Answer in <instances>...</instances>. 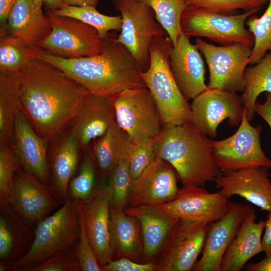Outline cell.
Segmentation results:
<instances>
[{
	"mask_svg": "<svg viewBox=\"0 0 271 271\" xmlns=\"http://www.w3.org/2000/svg\"><path fill=\"white\" fill-rule=\"evenodd\" d=\"M15 73L21 108L45 140L58 134L74 120L90 93L59 68L36 58Z\"/></svg>",
	"mask_w": 271,
	"mask_h": 271,
	"instance_id": "obj_1",
	"label": "cell"
},
{
	"mask_svg": "<svg viewBox=\"0 0 271 271\" xmlns=\"http://www.w3.org/2000/svg\"><path fill=\"white\" fill-rule=\"evenodd\" d=\"M103 41L101 53L76 58L55 56L36 46L28 48L32 57L59 68L91 93L109 97L126 89L147 87L137 61L115 35L109 33Z\"/></svg>",
	"mask_w": 271,
	"mask_h": 271,
	"instance_id": "obj_2",
	"label": "cell"
},
{
	"mask_svg": "<svg viewBox=\"0 0 271 271\" xmlns=\"http://www.w3.org/2000/svg\"><path fill=\"white\" fill-rule=\"evenodd\" d=\"M156 156L174 168L183 186H203L221 173L214 160L211 140L191 122L163 126Z\"/></svg>",
	"mask_w": 271,
	"mask_h": 271,
	"instance_id": "obj_3",
	"label": "cell"
},
{
	"mask_svg": "<svg viewBox=\"0 0 271 271\" xmlns=\"http://www.w3.org/2000/svg\"><path fill=\"white\" fill-rule=\"evenodd\" d=\"M173 44L169 37H154L150 65L141 76L157 105L163 126L190 122L191 104L180 90L170 67Z\"/></svg>",
	"mask_w": 271,
	"mask_h": 271,
	"instance_id": "obj_4",
	"label": "cell"
},
{
	"mask_svg": "<svg viewBox=\"0 0 271 271\" xmlns=\"http://www.w3.org/2000/svg\"><path fill=\"white\" fill-rule=\"evenodd\" d=\"M79 204L80 201L67 197L58 210L40 221L29 249L10 265V269L20 271L71 249L79 235Z\"/></svg>",
	"mask_w": 271,
	"mask_h": 271,
	"instance_id": "obj_5",
	"label": "cell"
},
{
	"mask_svg": "<svg viewBox=\"0 0 271 271\" xmlns=\"http://www.w3.org/2000/svg\"><path fill=\"white\" fill-rule=\"evenodd\" d=\"M259 11L224 15L187 6L181 18V32L189 37L206 38L223 46L243 43L253 47V36L245 24L250 16Z\"/></svg>",
	"mask_w": 271,
	"mask_h": 271,
	"instance_id": "obj_6",
	"label": "cell"
},
{
	"mask_svg": "<svg viewBox=\"0 0 271 271\" xmlns=\"http://www.w3.org/2000/svg\"><path fill=\"white\" fill-rule=\"evenodd\" d=\"M121 14L120 34L117 40L133 55L142 71L150 65V46L153 39L166 31L156 20L155 13L138 0H110Z\"/></svg>",
	"mask_w": 271,
	"mask_h": 271,
	"instance_id": "obj_7",
	"label": "cell"
},
{
	"mask_svg": "<svg viewBox=\"0 0 271 271\" xmlns=\"http://www.w3.org/2000/svg\"><path fill=\"white\" fill-rule=\"evenodd\" d=\"M115 121L131 141L157 138L163 127L160 113L147 87L126 89L108 97Z\"/></svg>",
	"mask_w": 271,
	"mask_h": 271,
	"instance_id": "obj_8",
	"label": "cell"
},
{
	"mask_svg": "<svg viewBox=\"0 0 271 271\" xmlns=\"http://www.w3.org/2000/svg\"><path fill=\"white\" fill-rule=\"evenodd\" d=\"M244 108L241 121L231 136L211 140L215 163L223 172L253 168H271V159L262 150L260 143L262 127L250 124Z\"/></svg>",
	"mask_w": 271,
	"mask_h": 271,
	"instance_id": "obj_9",
	"label": "cell"
},
{
	"mask_svg": "<svg viewBox=\"0 0 271 271\" xmlns=\"http://www.w3.org/2000/svg\"><path fill=\"white\" fill-rule=\"evenodd\" d=\"M50 33L36 45L42 50L65 58L98 55L104 41L93 27L77 19L48 13Z\"/></svg>",
	"mask_w": 271,
	"mask_h": 271,
	"instance_id": "obj_10",
	"label": "cell"
},
{
	"mask_svg": "<svg viewBox=\"0 0 271 271\" xmlns=\"http://www.w3.org/2000/svg\"><path fill=\"white\" fill-rule=\"evenodd\" d=\"M195 45L204 57L209 71L208 88L243 92L244 72L249 64L252 47L243 43L216 46L200 38Z\"/></svg>",
	"mask_w": 271,
	"mask_h": 271,
	"instance_id": "obj_11",
	"label": "cell"
},
{
	"mask_svg": "<svg viewBox=\"0 0 271 271\" xmlns=\"http://www.w3.org/2000/svg\"><path fill=\"white\" fill-rule=\"evenodd\" d=\"M209 223L178 219L155 262V271L193 270L202 251Z\"/></svg>",
	"mask_w": 271,
	"mask_h": 271,
	"instance_id": "obj_12",
	"label": "cell"
},
{
	"mask_svg": "<svg viewBox=\"0 0 271 271\" xmlns=\"http://www.w3.org/2000/svg\"><path fill=\"white\" fill-rule=\"evenodd\" d=\"M244 105L241 95L219 88H208L193 99L190 122L211 138L217 137L218 125L227 120L228 124L238 126Z\"/></svg>",
	"mask_w": 271,
	"mask_h": 271,
	"instance_id": "obj_13",
	"label": "cell"
},
{
	"mask_svg": "<svg viewBox=\"0 0 271 271\" xmlns=\"http://www.w3.org/2000/svg\"><path fill=\"white\" fill-rule=\"evenodd\" d=\"M178 180L174 168L156 156L144 172L131 181L125 207L158 206L172 201L179 192Z\"/></svg>",
	"mask_w": 271,
	"mask_h": 271,
	"instance_id": "obj_14",
	"label": "cell"
},
{
	"mask_svg": "<svg viewBox=\"0 0 271 271\" xmlns=\"http://www.w3.org/2000/svg\"><path fill=\"white\" fill-rule=\"evenodd\" d=\"M230 203L220 190L211 193L202 186L187 185L174 200L158 207L179 219L211 223L225 215Z\"/></svg>",
	"mask_w": 271,
	"mask_h": 271,
	"instance_id": "obj_15",
	"label": "cell"
},
{
	"mask_svg": "<svg viewBox=\"0 0 271 271\" xmlns=\"http://www.w3.org/2000/svg\"><path fill=\"white\" fill-rule=\"evenodd\" d=\"M111 197L109 184L96 189L88 199L81 201L87 235L100 266L114 259L110 216Z\"/></svg>",
	"mask_w": 271,
	"mask_h": 271,
	"instance_id": "obj_16",
	"label": "cell"
},
{
	"mask_svg": "<svg viewBox=\"0 0 271 271\" xmlns=\"http://www.w3.org/2000/svg\"><path fill=\"white\" fill-rule=\"evenodd\" d=\"M250 209L248 205L230 201L225 215L210 224L202 255L193 270L220 271L223 256Z\"/></svg>",
	"mask_w": 271,
	"mask_h": 271,
	"instance_id": "obj_17",
	"label": "cell"
},
{
	"mask_svg": "<svg viewBox=\"0 0 271 271\" xmlns=\"http://www.w3.org/2000/svg\"><path fill=\"white\" fill-rule=\"evenodd\" d=\"M58 201L35 176L25 171H16L9 204L27 222H39L57 206Z\"/></svg>",
	"mask_w": 271,
	"mask_h": 271,
	"instance_id": "obj_18",
	"label": "cell"
},
{
	"mask_svg": "<svg viewBox=\"0 0 271 271\" xmlns=\"http://www.w3.org/2000/svg\"><path fill=\"white\" fill-rule=\"evenodd\" d=\"M269 169L253 167L221 172L214 179L215 186L228 198H244L262 211L271 212V182Z\"/></svg>",
	"mask_w": 271,
	"mask_h": 271,
	"instance_id": "obj_19",
	"label": "cell"
},
{
	"mask_svg": "<svg viewBox=\"0 0 271 271\" xmlns=\"http://www.w3.org/2000/svg\"><path fill=\"white\" fill-rule=\"evenodd\" d=\"M190 37L181 33L171 50L170 67L174 78L185 98L193 99L208 89L205 69L200 52Z\"/></svg>",
	"mask_w": 271,
	"mask_h": 271,
	"instance_id": "obj_20",
	"label": "cell"
},
{
	"mask_svg": "<svg viewBox=\"0 0 271 271\" xmlns=\"http://www.w3.org/2000/svg\"><path fill=\"white\" fill-rule=\"evenodd\" d=\"M30 122L20 108L14 123V150L24 171L35 176L49 189L51 177L46 140L34 131Z\"/></svg>",
	"mask_w": 271,
	"mask_h": 271,
	"instance_id": "obj_21",
	"label": "cell"
},
{
	"mask_svg": "<svg viewBox=\"0 0 271 271\" xmlns=\"http://www.w3.org/2000/svg\"><path fill=\"white\" fill-rule=\"evenodd\" d=\"M71 131L79 148L102 136L115 122L114 106L108 97L90 93L82 103L74 119Z\"/></svg>",
	"mask_w": 271,
	"mask_h": 271,
	"instance_id": "obj_22",
	"label": "cell"
},
{
	"mask_svg": "<svg viewBox=\"0 0 271 271\" xmlns=\"http://www.w3.org/2000/svg\"><path fill=\"white\" fill-rule=\"evenodd\" d=\"M123 211L137 218L140 222L144 245L142 263H154L179 219L158 206H126Z\"/></svg>",
	"mask_w": 271,
	"mask_h": 271,
	"instance_id": "obj_23",
	"label": "cell"
},
{
	"mask_svg": "<svg viewBox=\"0 0 271 271\" xmlns=\"http://www.w3.org/2000/svg\"><path fill=\"white\" fill-rule=\"evenodd\" d=\"M265 225L264 220L255 222V211L251 208L223 256L220 271H239L250 259L263 251Z\"/></svg>",
	"mask_w": 271,
	"mask_h": 271,
	"instance_id": "obj_24",
	"label": "cell"
},
{
	"mask_svg": "<svg viewBox=\"0 0 271 271\" xmlns=\"http://www.w3.org/2000/svg\"><path fill=\"white\" fill-rule=\"evenodd\" d=\"M6 28L27 47L36 45L52 30L48 17L32 0L17 1L9 15Z\"/></svg>",
	"mask_w": 271,
	"mask_h": 271,
	"instance_id": "obj_25",
	"label": "cell"
},
{
	"mask_svg": "<svg viewBox=\"0 0 271 271\" xmlns=\"http://www.w3.org/2000/svg\"><path fill=\"white\" fill-rule=\"evenodd\" d=\"M111 243L114 259L124 257L142 263L144 245L138 219L110 206Z\"/></svg>",
	"mask_w": 271,
	"mask_h": 271,
	"instance_id": "obj_26",
	"label": "cell"
},
{
	"mask_svg": "<svg viewBox=\"0 0 271 271\" xmlns=\"http://www.w3.org/2000/svg\"><path fill=\"white\" fill-rule=\"evenodd\" d=\"M78 142L71 131L60 141L51 160L52 174L49 189L58 201L67 196L69 185L78 161Z\"/></svg>",
	"mask_w": 271,
	"mask_h": 271,
	"instance_id": "obj_27",
	"label": "cell"
},
{
	"mask_svg": "<svg viewBox=\"0 0 271 271\" xmlns=\"http://www.w3.org/2000/svg\"><path fill=\"white\" fill-rule=\"evenodd\" d=\"M20 108L19 81L16 73L0 71V145L11 146L15 118Z\"/></svg>",
	"mask_w": 271,
	"mask_h": 271,
	"instance_id": "obj_28",
	"label": "cell"
},
{
	"mask_svg": "<svg viewBox=\"0 0 271 271\" xmlns=\"http://www.w3.org/2000/svg\"><path fill=\"white\" fill-rule=\"evenodd\" d=\"M130 141L128 134L116 121L100 137L94 147V154L103 174L111 175Z\"/></svg>",
	"mask_w": 271,
	"mask_h": 271,
	"instance_id": "obj_29",
	"label": "cell"
},
{
	"mask_svg": "<svg viewBox=\"0 0 271 271\" xmlns=\"http://www.w3.org/2000/svg\"><path fill=\"white\" fill-rule=\"evenodd\" d=\"M244 78L245 85L241 97L250 121L255 113L258 96L262 92L271 93V50L258 63L246 68Z\"/></svg>",
	"mask_w": 271,
	"mask_h": 271,
	"instance_id": "obj_30",
	"label": "cell"
},
{
	"mask_svg": "<svg viewBox=\"0 0 271 271\" xmlns=\"http://www.w3.org/2000/svg\"><path fill=\"white\" fill-rule=\"evenodd\" d=\"M59 16L79 20L95 28L101 39L106 38L111 30L120 31L121 16H109L99 13L94 7L64 5L52 13Z\"/></svg>",
	"mask_w": 271,
	"mask_h": 271,
	"instance_id": "obj_31",
	"label": "cell"
},
{
	"mask_svg": "<svg viewBox=\"0 0 271 271\" xmlns=\"http://www.w3.org/2000/svg\"><path fill=\"white\" fill-rule=\"evenodd\" d=\"M151 8L173 46L181 32L180 22L186 0H138Z\"/></svg>",
	"mask_w": 271,
	"mask_h": 271,
	"instance_id": "obj_32",
	"label": "cell"
},
{
	"mask_svg": "<svg viewBox=\"0 0 271 271\" xmlns=\"http://www.w3.org/2000/svg\"><path fill=\"white\" fill-rule=\"evenodd\" d=\"M248 30L252 34L254 43L249 58V64L258 63L271 50V0L264 13L258 17L250 16L246 21Z\"/></svg>",
	"mask_w": 271,
	"mask_h": 271,
	"instance_id": "obj_33",
	"label": "cell"
},
{
	"mask_svg": "<svg viewBox=\"0 0 271 271\" xmlns=\"http://www.w3.org/2000/svg\"><path fill=\"white\" fill-rule=\"evenodd\" d=\"M0 71L16 72L31 59L28 49L20 40L1 28Z\"/></svg>",
	"mask_w": 271,
	"mask_h": 271,
	"instance_id": "obj_34",
	"label": "cell"
},
{
	"mask_svg": "<svg viewBox=\"0 0 271 271\" xmlns=\"http://www.w3.org/2000/svg\"><path fill=\"white\" fill-rule=\"evenodd\" d=\"M157 138L138 142L130 141L125 154L129 162L131 181L138 178L155 159Z\"/></svg>",
	"mask_w": 271,
	"mask_h": 271,
	"instance_id": "obj_35",
	"label": "cell"
},
{
	"mask_svg": "<svg viewBox=\"0 0 271 271\" xmlns=\"http://www.w3.org/2000/svg\"><path fill=\"white\" fill-rule=\"evenodd\" d=\"M268 2V0H186L187 6L224 15L237 14L238 10H260Z\"/></svg>",
	"mask_w": 271,
	"mask_h": 271,
	"instance_id": "obj_36",
	"label": "cell"
},
{
	"mask_svg": "<svg viewBox=\"0 0 271 271\" xmlns=\"http://www.w3.org/2000/svg\"><path fill=\"white\" fill-rule=\"evenodd\" d=\"M111 176L109 183L112 189L110 206L123 209L131 182L129 162L125 152L120 157Z\"/></svg>",
	"mask_w": 271,
	"mask_h": 271,
	"instance_id": "obj_37",
	"label": "cell"
},
{
	"mask_svg": "<svg viewBox=\"0 0 271 271\" xmlns=\"http://www.w3.org/2000/svg\"><path fill=\"white\" fill-rule=\"evenodd\" d=\"M96 171L94 163L89 157H85L82 162L78 174L73 178L69 185L71 197L83 201L96 190L95 188Z\"/></svg>",
	"mask_w": 271,
	"mask_h": 271,
	"instance_id": "obj_38",
	"label": "cell"
},
{
	"mask_svg": "<svg viewBox=\"0 0 271 271\" xmlns=\"http://www.w3.org/2000/svg\"><path fill=\"white\" fill-rule=\"evenodd\" d=\"M17 168L11 146L0 145V204H9V197Z\"/></svg>",
	"mask_w": 271,
	"mask_h": 271,
	"instance_id": "obj_39",
	"label": "cell"
},
{
	"mask_svg": "<svg viewBox=\"0 0 271 271\" xmlns=\"http://www.w3.org/2000/svg\"><path fill=\"white\" fill-rule=\"evenodd\" d=\"M78 259L73 249L58 252L42 261L24 267L20 271H78Z\"/></svg>",
	"mask_w": 271,
	"mask_h": 271,
	"instance_id": "obj_40",
	"label": "cell"
},
{
	"mask_svg": "<svg viewBox=\"0 0 271 271\" xmlns=\"http://www.w3.org/2000/svg\"><path fill=\"white\" fill-rule=\"evenodd\" d=\"M78 217L79 224V242L77 247L73 250L78 259L81 270L101 271L102 270L100 265L97 261L87 235L81 201H80Z\"/></svg>",
	"mask_w": 271,
	"mask_h": 271,
	"instance_id": "obj_41",
	"label": "cell"
},
{
	"mask_svg": "<svg viewBox=\"0 0 271 271\" xmlns=\"http://www.w3.org/2000/svg\"><path fill=\"white\" fill-rule=\"evenodd\" d=\"M14 233L8 219L2 214L0 217L1 262H6L14 251L17 238Z\"/></svg>",
	"mask_w": 271,
	"mask_h": 271,
	"instance_id": "obj_42",
	"label": "cell"
},
{
	"mask_svg": "<svg viewBox=\"0 0 271 271\" xmlns=\"http://www.w3.org/2000/svg\"><path fill=\"white\" fill-rule=\"evenodd\" d=\"M103 271H155L153 262L141 263L122 257L114 259L101 265Z\"/></svg>",
	"mask_w": 271,
	"mask_h": 271,
	"instance_id": "obj_43",
	"label": "cell"
},
{
	"mask_svg": "<svg viewBox=\"0 0 271 271\" xmlns=\"http://www.w3.org/2000/svg\"><path fill=\"white\" fill-rule=\"evenodd\" d=\"M265 101L263 103L257 102L255 105V113H256L267 123L271 129V93L265 92ZM271 178V173H269Z\"/></svg>",
	"mask_w": 271,
	"mask_h": 271,
	"instance_id": "obj_44",
	"label": "cell"
},
{
	"mask_svg": "<svg viewBox=\"0 0 271 271\" xmlns=\"http://www.w3.org/2000/svg\"><path fill=\"white\" fill-rule=\"evenodd\" d=\"M264 233L262 237V243L266 256L271 255V212H268Z\"/></svg>",
	"mask_w": 271,
	"mask_h": 271,
	"instance_id": "obj_45",
	"label": "cell"
},
{
	"mask_svg": "<svg viewBox=\"0 0 271 271\" xmlns=\"http://www.w3.org/2000/svg\"><path fill=\"white\" fill-rule=\"evenodd\" d=\"M17 0H0L1 28L6 27L9 15Z\"/></svg>",
	"mask_w": 271,
	"mask_h": 271,
	"instance_id": "obj_46",
	"label": "cell"
},
{
	"mask_svg": "<svg viewBox=\"0 0 271 271\" xmlns=\"http://www.w3.org/2000/svg\"><path fill=\"white\" fill-rule=\"evenodd\" d=\"M248 271H271V255L255 263H250L245 267Z\"/></svg>",
	"mask_w": 271,
	"mask_h": 271,
	"instance_id": "obj_47",
	"label": "cell"
},
{
	"mask_svg": "<svg viewBox=\"0 0 271 271\" xmlns=\"http://www.w3.org/2000/svg\"><path fill=\"white\" fill-rule=\"evenodd\" d=\"M99 0H64V5L79 7H94Z\"/></svg>",
	"mask_w": 271,
	"mask_h": 271,
	"instance_id": "obj_48",
	"label": "cell"
},
{
	"mask_svg": "<svg viewBox=\"0 0 271 271\" xmlns=\"http://www.w3.org/2000/svg\"><path fill=\"white\" fill-rule=\"evenodd\" d=\"M44 3L45 4L47 13H53L56 10L64 6V0H44Z\"/></svg>",
	"mask_w": 271,
	"mask_h": 271,
	"instance_id": "obj_49",
	"label": "cell"
}]
</instances>
